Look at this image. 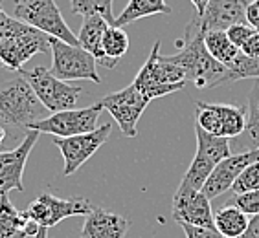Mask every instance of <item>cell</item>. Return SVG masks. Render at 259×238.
I'll return each instance as SVG.
<instances>
[{
    "mask_svg": "<svg viewBox=\"0 0 259 238\" xmlns=\"http://www.w3.org/2000/svg\"><path fill=\"white\" fill-rule=\"evenodd\" d=\"M30 218L17 211L8 194H0V238H26Z\"/></svg>",
    "mask_w": 259,
    "mask_h": 238,
    "instance_id": "19",
    "label": "cell"
},
{
    "mask_svg": "<svg viewBox=\"0 0 259 238\" xmlns=\"http://www.w3.org/2000/svg\"><path fill=\"white\" fill-rule=\"evenodd\" d=\"M204 46L209 55L221 65L230 66L237 59L241 50L228 39V33L225 30H208L204 31Z\"/></svg>",
    "mask_w": 259,
    "mask_h": 238,
    "instance_id": "23",
    "label": "cell"
},
{
    "mask_svg": "<svg viewBox=\"0 0 259 238\" xmlns=\"http://www.w3.org/2000/svg\"><path fill=\"white\" fill-rule=\"evenodd\" d=\"M211 200L202 191L193 189L180 182L173 196V218L179 223H188L195 227L215 229Z\"/></svg>",
    "mask_w": 259,
    "mask_h": 238,
    "instance_id": "13",
    "label": "cell"
},
{
    "mask_svg": "<svg viewBox=\"0 0 259 238\" xmlns=\"http://www.w3.org/2000/svg\"><path fill=\"white\" fill-rule=\"evenodd\" d=\"M239 79H259V57H246L239 53L232 65L226 66L223 83Z\"/></svg>",
    "mask_w": 259,
    "mask_h": 238,
    "instance_id": "27",
    "label": "cell"
},
{
    "mask_svg": "<svg viewBox=\"0 0 259 238\" xmlns=\"http://www.w3.org/2000/svg\"><path fill=\"white\" fill-rule=\"evenodd\" d=\"M2 66H4V65H2V61H0V68H2Z\"/></svg>",
    "mask_w": 259,
    "mask_h": 238,
    "instance_id": "38",
    "label": "cell"
},
{
    "mask_svg": "<svg viewBox=\"0 0 259 238\" xmlns=\"http://www.w3.org/2000/svg\"><path fill=\"white\" fill-rule=\"evenodd\" d=\"M129 35L125 33L120 26H109L101 40V51H103V66L107 70L116 68L120 59L129 50Z\"/></svg>",
    "mask_w": 259,
    "mask_h": 238,
    "instance_id": "21",
    "label": "cell"
},
{
    "mask_svg": "<svg viewBox=\"0 0 259 238\" xmlns=\"http://www.w3.org/2000/svg\"><path fill=\"white\" fill-rule=\"evenodd\" d=\"M259 161V149H250L246 152L239 154H232L226 159H223L206 180L204 187H202V193L208 196L209 200L217 198L223 193L230 191L234 187L235 180L239 178L241 172H243L248 165Z\"/></svg>",
    "mask_w": 259,
    "mask_h": 238,
    "instance_id": "15",
    "label": "cell"
},
{
    "mask_svg": "<svg viewBox=\"0 0 259 238\" xmlns=\"http://www.w3.org/2000/svg\"><path fill=\"white\" fill-rule=\"evenodd\" d=\"M33 238H48V227H39V231L33 234Z\"/></svg>",
    "mask_w": 259,
    "mask_h": 238,
    "instance_id": "36",
    "label": "cell"
},
{
    "mask_svg": "<svg viewBox=\"0 0 259 238\" xmlns=\"http://www.w3.org/2000/svg\"><path fill=\"white\" fill-rule=\"evenodd\" d=\"M19 74L30 83L42 106L46 110H50L52 114L61 112V110L74 108L77 99H79V86H72L66 81L55 77L50 72V68H45V66H35L31 70L22 68Z\"/></svg>",
    "mask_w": 259,
    "mask_h": 238,
    "instance_id": "7",
    "label": "cell"
},
{
    "mask_svg": "<svg viewBox=\"0 0 259 238\" xmlns=\"http://www.w3.org/2000/svg\"><path fill=\"white\" fill-rule=\"evenodd\" d=\"M180 227L184 229L186 238H223L219 231H215L211 227H195V225H188V223H180Z\"/></svg>",
    "mask_w": 259,
    "mask_h": 238,
    "instance_id": "30",
    "label": "cell"
},
{
    "mask_svg": "<svg viewBox=\"0 0 259 238\" xmlns=\"http://www.w3.org/2000/svg\"><path fill=\"white\" fill-rule=\"evenodd\" d=\"M215 231H219L223 238H237L246 231L248 227V214L243 213L237 205L226 204L219 213L213 216Z\"/></svg>",
    "mask_w": 259,
    "mask_h": 238,
    "instance_id": "22",
    "label": "cell"
},
{
    "mask_svg": "<svg viewBox=\"0 0 259 238\" xmlns=\"http://www.w3.org/2000/svg\"><path fill=\"white\" fill-rule=\"evenodd\" d=\"M10 19H11V17L8 15V13H6V11L2 10V6H0V28H4V26L8 24V22H10Z\"/></svg>",
    "mask_w": 259,
    "mask_h": 238,
    "instance_id": "35",
    "label": "cell"
},
{
    "mask_svg": "<svg viewBox=\"0 0 259 238\" xmlns=\"http://www.w3.org/2000/svg\"><path fill=\"white\" fill-rule=\"evenodd\" d=\"M246 22L259 31V0H252L246 6Z\"/></svg>",
    "mask_w": 259,
    "mask_h": 238,
    "instance_id": "31",
    "label": "cell"
},
{
    "mask_svg": "<svg viewBox=\"0 0 259 238\" xmlns=\"http://www.w3.org/2000/svg\"><path fill=\"white\" fill-rule=\"evenodd\" d=\"M90 213L92 205L87 198H57L52 193H42L24 211L31 222L48 229L70 216H87Z\"/></svg>",
    "mask_w": 259,
    "mask_h": 238,
    "instance_id": "10",
    "label": "cell"
},
{
    "mask_svg": "<svg viewBox=\"0 0 259 238\" xmlns=\"http://www.w3.org/2000/svg\"><path fill=\"white\" fill-rule=\"evenodd\" d=\"M110 130H112V125H101L87 134L55 138V147L59 149V152L63 154V159H65L63 176H72L81 165L87 163L101 149V145L109 139Z\"/></svg>",
    "mask_w": 259,
    "mask_h": 238,
    "instance_id": "12",
    "label": "cell"
},
{
    "mask_svg": "<svg viewBox=\"0 0 259 238\" xmlns=\"http://www.w3.org/2000/svg\"><path fill=\"white\" fill-rule=\"evenodd\" d=\"M153 15H171V8L165 4V0H129L125 10L116 15L114 26L123 28L131 22Z\"/></svg>",
    "mask_w": 259,
    "mask_h": 238,
    "instance_id": "20",
    "label": "cell"
},
{
    "mask_svg": "<svg viewBox=\"0 0 259 238\" xmlns=\"http://www.w3.org/2000/svg\"><path fill=\"white\" fill-rule=\"evenodd\" d=\"M40 132L28 130L22 143L13 150L0 152V194H8L10 191H24L22 174H24L26 161L33 145L37 143Z\"/></svg>",
    "mask_w": 259,
    "mask_h": 238,
    "instance_id": "14",
    "label": "cell"
},
{
    "mask_svg": "<svg viewBox=\"0 0 259 238\" xmlns=\"http://www.w3.org/2000/svg\"><path fill=\"white\" fill-rule=\"evenodd\" d=\"M13 17L37 30L45 31L50 37L65 40L68 44L79 46L77 35L72 33L55 0H17Z\"/></svg>",
    "mask_w": 259,
    "mask_h": 238,
    "instance_id": "8",
    "label": "cell"
},
{
    "mask_svg": "<svg viewBox=\"0 0 259 238\" xmlns=\"http://www.w3.org/2000/svg\"><path fill=\"white\" fill-rule=\"evenodd\" d=\"M45 110L46 108L39 101L31 85L22 75H17L0 86V119H2V123L28 129L31 123L45 117L42 115Z\"/></svg>",
    "mask_w": 259,
    "mask_h": 238,
    "instance_id": "4",
    "label": "cell"
},
{
    "mask_svg": "<svg viewBox=\"0 0 259 238\" xmlns=\"http://www.w3.org/2000/svg\"><path fill=\"white\" fill-rule=\"evenodd\" d=\"M52 46V68L50 72L63 81H92L101 83L98 74V61L90 51L81 46L68 44L65 40L50 39Z\"/></svg>",
    "mask_w": 259,
    "mask_h": 238,
    "instance_id": "5",
    "label": "cell"
},
{
    "mask_svg": "<svg viewBox=\"0 0 259 238\" xmlns=\"http://www.w3.org/2000/svg\"><path fill=\"white\" fill-rule=\"evenodd\" d=\"M179 51L169 55V59L186 72L188 83H193L199 90L221 85L225 79L226 66L215 61L204 46V31L200 30L199 20L193 19L186 26L184 39L177 40Z\"/></svg>",
    "mask_w": 259,
    "mask_h": 238,
    "instance_id": "1",
    "label": "cell"
},
{
    "mask_svg": "<svg viewBox=\"0 0 259 238\" xmlns=\"http://www.w3.org/2000/svg\"><path fill=\"white\" fill-rule=\"evenodd\" d=\"M103 104L96 103L87 108H68L54 112L52 115L35 121L28 127V130H37L40 134H52L55 138H70V136L87 134L98 129L100 112Z\"/></svg>",
    "mask_w": 259,
    "mask_h": 238,
    "instance_id": "9",
    "label": "cell"
},
{
    "mask_svg": "<svg viewBox=\"0 0 259 238\" xmlns=\"http://www.w3.org/2000/svg\"><path fill=\"white\" fill-rule=\"evenodd\" d=\"M103 104V110H107L114 121L118 123L120 130L127 138H136V125H138L140 117L144 114V110L147 108V104L151 103L142 90L131 83L129 86H125L120 92L109 94L107 97L100 101Z\"/></svg>",
    "mask_w": 259,
    "mask_h": 238,
    "instance_id": "11",
    "label": "cell"
},
{
    "mask_svg": "<svg viewBox=\"0 0 259 238\" xmlns=\"http://www.w3.org/2000/svg\"><path fill=\"white\" fill-rule=\"evenodd\" d=\"M4 138H6V132H4V129H2V127H0V143H2V141H4Z\"/></svg>",
    "mask_w": 259,
    "mask_h": 238,
    "instance_id": "37",
    "label": "cell"
},
{
    "mask_svg": "<svg viewBox=\"0 0 259 238\" xmlns=\"http://www.w3.org/2000/svg\"><path fill=\"white\" fill-rule=\"evenodd\" d=\"M109 26L110 24L101 15H89V17H83V24H81V30H79V33H77L79 46L94 55L96 61H98V65H101V66H103L101 40H103V35Z\"/></svg>",
    "mask_w": 259,
    "mask_h": 238,
    "instance_id": "18",
    "label": "cell"
},
{
    "mask_svg": "<svg viewBox=\"0 0 259 238\" xmlns=\"http://www.w3.org/2000/svg\"><path fill=\"white\" fill-rule=\"evenodd\" d=\"M221 121V136L223 138H235L244 134L246 127V106H234V104L213 103Z\"/></svg>",
    "mask_w": 259,
    "mask_h": 238,
    "instance_id": "24",
    "label": "cell"
},
{
    "mask_svg": "<svg viewBox=\"0 0 259 238\" xmlns=\"http://www.w3.org/2000/svg\"><path fill=\"white\" fill-rule=\"evenodd\" d=\"M237 238H259V214H254L248 222V227Z\"/></svg>",
    "mask_w": 259,
    "mask_h": 238,
    "instance_id": "33",
    "label": "cell"
},
{
    "mask_svg": "<svg viewBox=\"0 0 259 238\" xmlns=\"http://www.w3.org/2000/svg\"><path fill=\"white\" fill-rule=\"evenodd\" d=\"M244 134L248 136L252 149H259V79H255V83L252 85L248 94Z\"/></svg>",
    "mask_w": 259,
    "mask_h": 238,
    "instance_id": "26",
    "label": "cell"
},
{
    "mask_svg": "<svg viewBox=\"0 0 259 238\" xmlns=\"http://www.w3.org/2000/svg\"><path fill=\"white\" fill-rule=\"evenodd\" d=\"M112 2L114 0H72L70 11L81 17L101 15L110 26H114L116 15L112 11Z\"/></svg>",
    "mask_w": 259,
    "mask_h": 238,
    "instance_id": "25",
    "label": "cell"
},
{
    "mask_svg": "<svg viewBox=\"0 0 259 238\" xmlns=\"http://www.w3.org/2000/svg\"><path fill=\"white\" fill-rule=\"evenodd\" d=\"M0 2H2V0H0Z\"/></svg>",
    "mask_w": 259,
    "mask_h": 238,
    "instance_id": "39",
    "label": "cell"
},
{
    "mask_svg": "<svg viewBox=\"0 0 259 238\" xmlns=\"http://www.w3.org/2000/svg\"><path fill=\"white\" fill-rule=\"evenodd\" d=\"M191 4H193L195 10H197V17H202L206 11V6L209 4V0H191Z\"/></svg>",
    "mask_w": 259,
    "mask_h": 238,
    "instance_id": "34",
    "label": "cell"
},
{
    "mask_svg": "<svg viewBox=\"0 0 259 238\" xmlns=\"http://www.w3.org/2000/svg\"><path fill=\"white\" fill-rule=\"evenodd\" d=\"M133 83L147 99L153 101L182 90L188 85V79L186 72L169 59V55H160V40H156L151 48L149 59L140 68Z\"/></svg>",
    "mask_w": 259,
    "mask_h": 238,
    "instance_id": "3",
    "label": "cell"
},
{
    "mask_svg": "<svg viewBox=\"0 0 259 238\" xmlns=\"http://www.w3.org/2000/svg\"><path fill=\"white\" fill-rule=\"evenodd\" d=\"M234 205L246 213L248 216H254V214H259V189H254V191H246V193L235 194Z\"/></svg>",
    "mask_w": 259,
    "mask_h": 238,
    "instance_id": "28",
    "label": "cell"
},
{
    "mask_svg": "<svg viewBox=\"0 0 259 238\" xmlns=\"http://www.w3.org/2000/svg\"><path fill=\"white\" fill-rule=\"evenodd\" d=\"M50 39L45 31L11 17L10 22L0 28V61L6 68L19 74L33 55L52 51Z\"/></svg>",
    "mask_w": 259,
    "mask_h": 238,
    "instance_id": "2",
    "label": "cell"
},
{
    "mask_svg": "<svg viewBox=\"0 0 259 238\" xmlns=\"http://www.w3.org/2000/svg\"><path fill=\"white\" fill-rule=\"evenodd\" d=\"M246 0H209L202 17H197L202 31L228 30L230 26L246 22Z\"/></svg>",
    "mask_w": 259,
    "mask_h": 238,
    "instance_id": "16",
    "label": "cell"
},
{
    "mask_svg": "<svg viewBox=\"0 0 259 238\" xmlns=\"http://www.w3.org/2000/svg\"><path fill=\"white\" fill-rule=\"evenodd\" d=\"M241 53L246 55V57H259V31H255V33L246 40V44L241 48Z\"/></svg>",
    "mask_w": 259,
    "mask_h": 238,
    "instance_id": "32",
    "label": "cell"
},
{
    "mask_svg": "<svg viewBox=\"0 0 259 238\" xmlns=\"http://www.w3.org/2000/svg\"><path fill=\"white\" fill-rule=\"evenodd\" d=\"M129 231V220H125L121 214H116L107 209H92V213L87 214L81 238H125Z\"/></svg>",
    "mask_w": 259,
    "mask_h": 238,
    "instance_id": "17",
    "label": "cell"
},
{
    "mask_svg": "<svg viewBox=\"0 0 259 238\" xmlns=\"http://www.w3.org/2000/svg\"><path fill=\"white\" fill-rule=\"evenodd\" d=\"M255 31L257 30H254L248 22H239V24L230 26L228 30H226V33H228V39L241 50V48L246 44V40H248Z\"/></svg>",
    "mask_w": 259,
    "mask_h": 238,
    "instance_id": "29",
    "label": "cell"
},
{
    "mask_svg": "<svg viewBox=\"0 0 259 238\" xmlns=\"http://www.w3.org/2000/svg\"><path fill=\"white\" fill-rule=\"evenodd\" d=\"M195 134H197V152H195V158L191 161L190 169L186 170L182 184L202 191L211 170L223 159L232 156V152H230L228 138L209 134L204 129H200L197 123H195Z\"/></svg>",
    "mask_w": 259,
    "mask_h": 238,
    "instance_id": "6",
    "label": "cell"
}]
</instances>
